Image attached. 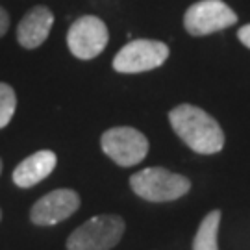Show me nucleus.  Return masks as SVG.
<instances>
[{
    "label": "nucleus",
    "mask_w": 250,
    "mask_h": 250,
    "mask_svg": "<svg viewBox=\"0 0 250 250\" xmlns=\"http://www.w3.org/2000/svg\"><path fill=\"white\" fill-rule=\"evenodd\" d=\"M172 130L197 154H215L223 150L224 132L211 115L191 104H180L169 111Z\"/></svg>",
    "instance_id": "1"
},
{
    "label": "nucleus",
    "mask_w": 250,
    "mask_h": 250,
    "mask_svg": "<svg viewBox=\"0 0 250 250\" xmlns=\"http://www.w3.org/2000/svg\"><path fill=\"white\" fill-rule=\"evenodd\" d=\"M130 186L135 195L148 202H169L184 197L191 189V182L163 167H148L132 174Z\"/></svg>",
    "instance_id": "2"
},
{
    "label": "nucleus",
    "mask_w": 250,
    "mask_h": 250,
    "mask_svg": "<svg viewBox=\"0 0 250 250\" xmlns=\"http://www.w3.org/2000/svg\"><path fill=\"white\" fill-rule=\"evenodd\" d=\"M125 233L119 215H97L76 228L67 239V250H111Z\"/></svg>",
    "instance_id": "3"
},
{
    "label": "nucleus",
    "mask_w": 250,
    "mask_h": 250,
    "mask_svg": "<svg viewBox=\"0 0 250 250\" xmlns=\"http://www.w3.org/2000/svg\"><path fill=\"white\" fill-rule=\"evenodd\" d=\"M102 150L121 167H134L141 163L148 152V141L139 130L130 126H117L104 132Z\"/></svg>",
    "instance_id": "4"
},
{
    "label": "nucleus",
    "mask_w": 250,
    "mask_h": 250,
    "mask_svg": "<svg viewBox=\"0 0 250 250\" xmlns=\"http://www.w3.org/2000/svg\"><path fill=\"white\" fill-rule=\"evenodd\" d=\"M237 22V15L223 0H200L184 15V26L191 36H209Z\"/></svg>",
    "instance_id": "5"
},
{
    "label": "nucleus",
    "mask_w": 250,
    "mask_h": 250,
    "mask_svg": "<svg viewBox=\"0 0 250 250\" xmlns=\"http://www.w3.org/2000/svg\"><path fill=\"white\" fill-rule=\"evenodd\" d=\"M167 58H169V46L165 43L152 39H135L117 52L113 69L125 74L152 71L163 65Z\"/></svg>",
    "instance_id": "6"
},
{
    "label": "nucleus",
    "mask_w": 250,
    "mask_h": 250,
    "mask_svg": "<svg viewBox=\"0 0 250 250\" xmlns=\"http://www.w3.org/2000/svg\"><path fill=\"white\" fill-rule=\"evenodd\" d=\"M107 26L95 15H85L72 22L67 32V45L80 60L97 58L107 45Z\"/></svg>",
    "instance_id": "7"
},
{
    "label": "nucleus",
    "mask_w": 250,
    "mask_h": 250,
    "mask_svg": "<svg viewBox=\"0 0 250 250\" xmlns=\"http://www.w3.org/2000/svg\"><path fill=\"white\" fill-rule=\"evenodd\" d=\"M80 208V197L72 189H56L32 206L30 219L37 226H54L69 219Z\"/></svg>",
    "instance_id": "8"
},
{
    "label": "nucleus",
    "mask_w": 250,
    "mask_h": 250,
    "mask_svg": "<svg viewBox=\"0 0 250 250\" xmlns=\"http://www.w3.org/2000/svg\"><path fill=\"white\" fill-rule=\"evenodd\" d=\"M54 24L52 11L46 6H36L30 9L17 26V41L28 50L41 46L46 41Z\"/></svg>",
    "instance_id": "9"
},
{
    "label": "nucleus",
    "mask_w": 250,
    "mask_h": 250,
    "mask_svg": "<svg viewBox=\"0 0 250 250\" xmlns=\"http://www.w3.org/2000/svg\"><path fill=\"white\" fill-rule=\"evenodd\" d=\"M56 167V154L52 150H39L19 163L13 170V182L19 188H32L50 174Z\"/></svg>",
    "instance_id": "10"
},
{
    "label": "nucleus",
    "mask_w": 250,
    "mask_h": 250,
    "mask_svg": "<svg viewBox=\"0 0 250 250\" xmlns=\"http://www.w3.org/2000/svg\"><path fill=\"white\" fill-rule=\"evenodd\" d=\"M219 223H221V211L215 209L204 217L200 223L195 239H193V250H219L217 245V233H219Z\"/></svg>",
    "instance_id": "11"
},
{
    "label": "nucleus",
    "mask_w": 250,
    "mask_h": 250,
    "mask_svg": "<svg viewBox=\"0 0 250 250\" xmlns=\"http://www.w3.org/2000/svg\"><path fill=\"white\" fill-rule=\"evenodd\" d=\"M17 107V97L11 85L0 82V128L9 125Z\"/></svg>",
    "instance_id": "12"
},
{
    "label": "nucleus",
    "mask_w": 250,
    "mask_h": 250,
    "mask_svg": "<svg viewBox=\"0 0 250 250\" xmlns=\"http://www.w3.org/2000/svg\"><path fill=\"white\" fill-rule=\"evenodd\" d=\"M237 37H239V41H241L243 45L247 46V48H250V24H245L243 28H239Z\"/></svg>",
    "instance_id": "13"
},
{
    "label": "nucleus",
    "mask_w": 250,
    "mask_h": 250,
    "mask_svg": "<svg viewBox=\"0 0 250 250\" xmlns=\"http://www.w3.org/2000/svg\"><path fill=\"white\" fill-rule=\"evenodd\" d=\"M9 28V15L6 13V9L0 8V37L8 32Z\"/></svg>",
    "instance_id": "14"
},
{
    "label": "nucleus",
    "mask_w": 250,
    "mask_h": 250,
    "mask_svg": "<svg viewBox=\"0 0 250 250\" xmlns=\"http://www.w3.org/2000/svg\"><path fill=\"white\" fill-rule=\"evenodd\" d=\"M0 172H2V160H0Z\"/></svg>",
    "instance_id": "15"
},
{
    "label": "nucleus",
    "mask_w": 250,
    "mask_h": 250,
    "mask_svg": "<svg viewBox=\"0 0 250 250\" xmlns=\"http://www.w3.org/2000/svg\"><path fill=\"white\" fill-rule=\"evenodd\" d=\"M0 219H2V211H0Z\"/></svg>",
    "instance_id": "16"
}]
</instances>
